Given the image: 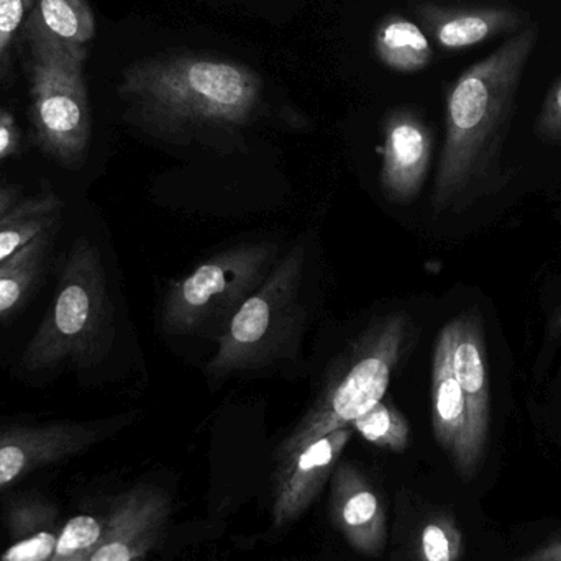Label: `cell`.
I'll use <instances>...</instances> for the list:
<instances>
[{"instance_id":"28","label":"cell","mask_w":561,"mask_h":561,"mask_svg":"<svg viewBox=\"0 0 561 561\" xmlns=\"http://www.w3.org/2000/svg\"><path fill=\"white\" fill-rule=\"evenodd\" d=\"M560 319H561V317H560Z\"/></svg>"},{"instance_id":"6","label":"cell","mask_w":561,"mask_h":561,"mask_svg":"<svg viewBox=\"0 0 561 561\" xmlns=\"http://www.w3.org/2000/svg\"><path fill=\"white\" fill-rule=\"evenodd\" d=\"M278 263L275 243H245L204 260L164 294L161 327L170 335L224 332Z\"/></svg>"},{"instance_id":"1","label":"cell","mask_w":561,"mask_h":561,"mask_svg":"<svg viewBox=\"0 0 561 561\" xmlns=\"http://www.w3.org/2000/svg\"><path fill=\"white\" fill-rule=\"evenodd\" d=\"M124 117L171 145L239 144L263 104L262 76L207 53H168L125 69L118 84Z\"/></svg>"},{"instance_id":"12","label":"cell","mask_w":561,"mask_h":561,"mask_svg":"<svg viewBox=\"0 0 561 561\" xmlns=\"http://www.w3.org/2000/svg\"><path fill=\"white\" fill-rule=\"evenodd\" d=\"M170 511L164 491L135 488L105 517L104 533L89 561H144L157 546Z\"/></svg>"},{"instance_id":"3","label":"cell","mask_w":561,"mask_h":561,"mask_svg":"<svg viewBox=\"0 0 561 561\" xmlns=\"http://www.w3.org/2000/svg\"><path fill=\"white\" fill-rule=\"evenodd\" d=\"M415 339L417 329L408 313L391 312L369 323L336 358L319 398L279 445V463L312 442L350 427L385 399L392 375Z\"/></svg>"},{"instance_id":"24","label":"cell","mask_w":561,"mask_h":561,"mask_svg":"<svg viewBox=\"0 0 561 561\" xmlns=\"http://www.w3.org/2000/svg\"><path fill=\"white\" fill-rule=\"evenodd\" d=\"M536 131L542 140L561 144V78L547 92Z\"/></svg>"},{"instance_id":"19","label":"cell","mask_w":561,"mask_h":561,"mask_svg":"<svg viewBox=\"0 0 561 561\" xmlns=\"http://www.w3.org/2000/svg\"><path fill=\"white\" fill-rule=\"evenodd\" d=\"M51 229L39 233L10 259L0 263V316L15 309L35 283L46 250H48Z\"/></svg>"},{"instance_id":"16","label":"cell","mask_w":561,"mask_h":561,"mask_svg":"<svg viewBox=\"0 0 561 561\" xmlns=\"http://www.w3.org/2000/svg\"><path fill=\"white\" fill-rule=\"evenodd\" d=\"M94 35V12L88 0H35L20 42L25 46L88 49Z\"/></svg>"},{"instance_id":"8","label":"cell","mask_w":561,"mask_h":561,"mask_svg":"<svg viewBox=\"0 0 561 561\" xmlns=\"http://www.w3.org/2000/svg\"><path fill=\"white\" fill-rule=\"evenodd\" d=\"M131 415L94 422H49L0 431V491L33 471L82 454L124 427Z\"/></svg>"},{"instance_id":"20","label":"cell","mask_w":561,"mask_h":561,"mask_svg":"<svg viewBox=\"0 0 561 561\" xmlns=\"http://www.w3.org/2000/svg\"><path fill=\"white\" fill-rule=\"evenodd\" d=\"M350 427L369 444L396 454L404 451L411 438L408 419L391 402L382 399L356 417Z\"/></svg>"},{"instance_id":"17","label":"cell","mask_w":561,"mask_h":561,"mask_svg":"<svg viewBox=\"0 0 561 561\" xmlns=\"http://www.w3.org/2000/svg\"><path fill=\"white\" fill-rule=\"evenodd\" d=\"M375 53L386 68L404 75L424 71L434 59L427 33L399 13H392L379 23L375 33Z\"/></svg>"},{"instance_id":"2","label":"cell","mask_w":561,"mask_h":561,"mask_svg":"<svg viewBox=\"0 0 561 561\" xmlns=\"http://www.w3.org/2000/svg\"><path fill=\"white\" fill-rule=\"evenodd\" d=\"M539 38V25L533 22L448 88L444 150L432 194L435 213L465 209L500 186L501 150Z\"/></svg>"},{"instance_id":"27","label":"cell","mask_w":561,"mask_h":561,"mask_svg":"<svg viewBox=\"0 0 561 561\" xmlns=\"http://www.w3.org/2000/svg\"><path fill=\"white\" fill-rule=\"evenodd\" d=\"M16 204V191L13 187H0V219Z\"/></svg>"},{"instance_id":"13","label":"cell","mask_w":561,"mask_h":561,"mask_svg":"<svg viewBox=\"0 0 561 561\" xmlns=\"http://www.w3.org/2000/svg\"><path fill=\"white\" fill-rule=\"evenodd\" d=\"M352 435V427L339 428L280 461L273 503L276 527L287 526L306 513L332 477Z\"/></svg>"},{"instance_id":"11","label":"cell","mask_w":561,"mask_h":561,"mask_svg":"<svg viewBox=\"0 0 561 561\" xmlns=\"http://www.w3.org/2000/svg\"><path fill=\"white\" fill-rule=\"evenodd\" d=\"M434 135L412 108H396L382 124V163L379 183L391 203L408 204L427 180Z\"/></svg>"},{"instance_id":"21","label":"cell","mask_w":561,"mask_h":561,"mask_svg":"<svg viewBox=\"0 0 561 561\" xmlns=\"http://www.w3.org/2000/svg\"><path fill=\"white\" fill-rule=\"evenodd\" d=\"M105 519L72 517L62 527L49 561H89L104 533Z\"/></svg>"},{"instance_id":"22","label":"cell","mask_w":561,"mask_h":561,"mask_svg":"<svg viewBox=\"0 0 561 561\" xmlns=\"http://www.w3.org/2000/svg\"><path fill=\"white\" fill-rule=\"evenodd\" d=\"M35 0H0V88L12 81L13 51Z\"/></svg>"},{"instance_id":"14","label":"cell","mask_w":561,"mask_h":561,"mask_svg":"<svg viewBox=\"0 0 561 561\" xmlns=\"http://www.w3.org/2000/svg\"><path fill=\"white\" fill-rule=\"evenodd\" d=\"M330 511L346 542L363 556L378 557L388 540V517L375 488L353 465H340L332 478Z\"/></svg>"},{"instance_id":"4","label":"cell","mask_w":561,"mask_h":561,"mask_svg":"<svg viewBox=\"0 0 561 561\" xmlns=\"http://www.w3.org/2000/svg\"><path fill=\"white\" fill-rule=\"evenodd\" d=\"M111 339V299L101 252L79 237L69 250L51 307L23 352L22 366L28 373L65 363L91 366L104 356Z\"/></svg>"},{"instance_id":"26","label":"cell","mask_w":561,"mask_h":561,"mask_svg":"<svg viewBox=\"0 0 561 561\" xmlns=\"http://www.w3.org/2000/svg\"><path fill=\"white\" fill-rule=\"evenodd\" d=\"M526 561H561V539L537 550L533 556L527 557Z\"/></svg>"},{"instance_id":"18","label":"cell","mask_w":561,"mask_h":561,"mask_svg":"<svg viewBox=\"0 0 561 561\" xmlns=\"http://www.w3.org/2000/svg\"><path fill=\"white\" fill-rule=\"evenodd\" d=\"M59 203L55 193L39 194L16 203L0 219V263L32 242L46 230L53 229L58 217Z\"/></svg>"},{"instance_id":"10","label":"cell","mask_w":561,"mask_h":561,"mask_svg":"<svg viewBox=\"0 0 561 561\" xmlns=\"http://www.w3.org/2000/svg\"><path fill=\"white\" fill-rule=\"evenodd\" d=\"M432 427L440 447L465 478H473L486 448L478 444L467 399L451 365L450 330L445 325L432 363Z\"/></svg>"},{"instance_id":"7","label":"cell","mask_w":561,"mask_h":561,"mask_svg":"<svg viewBox=\"0 0 561 561\" xmlns=\"http://www.w3.org/2000/svg\"><path fill=\"white\" fill-rule=\"evenodd\" d=\"M85 61L88 49L26 46L30 121L36 144L68 170L84 163L92 137Z\"/></svg>"},{"instance_id":"15","label":"cell","mask_w":561,"mask_h":561,"mask_svg":"<svg viewBox=\"0 0 561 561\" xmlns=\"http://www.w3.org/2000/svg\"><path fill=\"white\" fill-rule=\"evenodd\" d=\"M451 336V365L470 409L474 437L486 448L490 432L491 388L483 320L468 310L447 323Z\"/></svg>"},{"instance_id":"5","label":"cell","mask_w":561,"mask_h":561,"mask_svg":"<svg viewBox=\"0 0 561 561\" xmlns=\"http://www.w3.org/2000/svg\"><path fill=\"white\" fill-rule=\"evenodd\" d=\"M304 262L306 253L297 245L240 306L217 336V352L207 366L210 378L265 368L293 348L306 322Z\"/></svg>"},{"instance_id":"23","label":"cell","mask_w":561,"mask_h":561,"mask_svg":"<svg viewBox=\"0 0 561 561\" xmlns=\"http://www.w3.org/2000/svg\"><path fill=\"white\" fill-rule=\"evenodd\" d=\"M421 543L425 561H457L460 557L461 536L451 520H432L422 530Z\"/></svg>"},{"instance_id":"25","label":"cell","mask_w":561,"mask_h":561,"mask_svg":"<svg viewBox=\"0 0 561 561\" xmlns=\"http://www.w3.org/2000/svg\"><path fill=\"white\" fill-rule=\"evenodd\" d=\"M20 145V130L12 112L0 108V163L16 153Z\"/></svg>"},{"instance_id":"9","label":"cell","mask_w":561,"mask_h":561,"mask_svg":"<svg viewBox=\"0 0 561 561\" xmlns=\"http://www.w3.org/2000/svg\"><path fill=\"white\" fill-rule=\"evenodd\" d=\"M412 10L428 38L445 51H465L501 36L507 38L533 23L526 10L510 2L415 0Z\"/></svg>"}]
</instances>
